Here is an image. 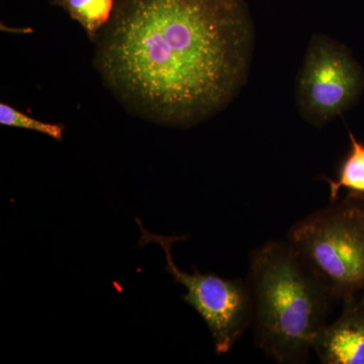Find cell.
I'll list each match as a JSON object with an SVG mask.
<instances>
[{
    "label": "cell",
    "instance_id": "cell-1",
    "mask_svg": "<svg viewBox=\"0 0 364 364\" xmlns=\"http://www.w3.org/2000/svg\"><path fill=\"white\" fill-rule=\"evenodd\" d=\"M95 65L131 111L189 128L247 82L255 31L245 0H117Z\"/></svg>",
    "mask_w": 364,
    "mask_h": 364
},
{
    "label": "cell",
    "instance_id": "cell-2",
    "mask_svg": "<svg viewBox=\"0 0 364 364\" xmlns=\"http://www.w3.org/2000/svg\"><path fill=\"white\" fill-rule=\"evenodd\" d=\"M247 284L256 343L277 363H306L333 299L324 284L279 241L253 251Z\"/></svg>",
    "mask_w": 364,
    "mask_h": 364
},
{
    "label": "cell",
    "instance_id": "cell-3",
    "mask_svg": "<svg viewBox=\"0 0 364 364\" xmlns=\"http://www.w3.org/2000/svg\"><path fill=\"white\" fill-rule=\"evenodd\" d=\"M287 243L333 299L364 294V196L348 193L296 223Z\"/></svg>",
    "mask_w": 364,
    "mask_h": 364
},
{
    "label": "cell",
    "instance_id": "cell-4",
    "mask_svg": "<svg viewBox=\"0 0 364 364\" xmlns=\"http://www.w3.org/2000/svg\"><path fill=\"white\" fill-rule=\"evenodd\" d=\"M141 230L140 246L155 243L162 248L166 270L174 282L186 287L182 298L200 314L215 342V353L226 354L252 325V296L247 282L228 279L215 273L182 272L172 257V246L182 237L162 236L150 233L136 219Z\"/></svg>",
    "mask_w": 364,
    "mask_h": 364
},
{
    "label": "cell",
    "instance_id": "cell-5",
    "mask_svg": "<svg viewBox=\"0 0 364 364\" xmlns=\"http://www.w3.org/2000/svg\"><path fill=\"white\" fill-rule=\"evenodd\" d=\"M364 91V69L346 46L322 33L311 38L296 80L301 116L317 128L350 109Z\"/></svg>",
    "mask_w": 364,
    "mask_h": 364
},
{
    "label": "cell",
    "instance_id": "cell-6",
    "mask_svg": "<svg viewBox=\"0 0 364 364\" xmlns=\"http://www.w3.org/2000/svg\"><path fill=\"white\" fill-rule=\"evenodd\" d=\"M335 322L318 333L313 350L326 364H364V294L343 299Z\"/></svg>",
    "mask_w": 364,
    "mask_h": 364
},
{
    "label": "cell",
    "instance_id": "cell-7",
    "mask_svg": "<svg viewBox=\"0 0 364 364\" xmlns=\"http://www.w3.org/2000/svg\"><path fill=\"white\" fill-rule=\"evenodd\" d=\"M117 0H53L52 6L61 7L77 21L91 42H97L100 31L114 14Z\"/></svg>",
    "mask_w": 364,
    "mask_h": 364
},
{
    "label": "cell",
    "instance_id": "cell-8",
    "mask_svg": "<svg viewBox=\"0 0 364 364\" xmlns=\"http://www.w3.org/2000/svg\"><path fill=\"white\" fill-rule=\"evenodd\" d=\"M350 150L339 167L337 178H325L330 186L331 203L339 200L342 188L346 189L349 195L364 196V144L349 131Z\"/></svg>",
    "mask_w": 364,
    "mask_h": 364
},
{
    "label": "cell",
    "instance_id": "cell-9",
    "mask_svg": "<svg viewBox=\"0 0 364 364\" xmlns=\"http://www.w3.org/2000/svg\"><path fill=\"white\" fill-rule=\"evenodd\" d=\"M0 124L4 126L39 132L46 136H51L56 141L63 140L64 131H65V127L63 124L45 123L39 119H33L14 109L11 105L4 104V102L0 104Z\"/></svg>",
    "mask_w": 364,
    "mask_h": 364
}]
</instances>
